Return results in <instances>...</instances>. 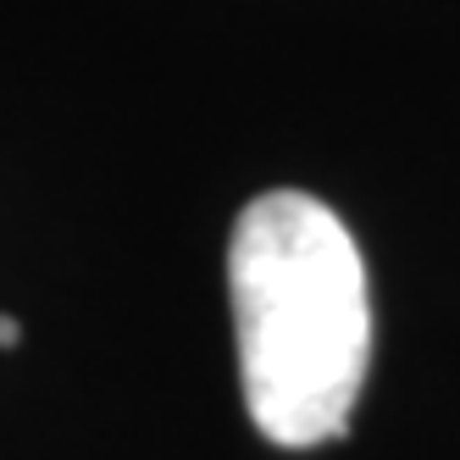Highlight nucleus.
<instances>
[{"label":"nucleus","mask_w":460,"mask_h":460,"mask_svg":"<svg viewBox=\"0 0 460 460\" xmlns=\"http://www.w3.org/2000/svg\"><path fill=\"white\" fill-rule=\"evenodd\" d=\"M227 294L261 438L283 449L344 438L372 360V294L339 211L300 189L250 200L227 244Z\"/></svg>","instance_id":"obj_1"},{"label":"nucleus","mask_w":460,"mask_h":460,"mask_svg":"<svg viewBox=\"0 0 460 460\" xmlns=\"http://www.w3.org/2000/svg\"><path fill=\"white\" fill-rule=\"evenodd\" d=\"M17 339H22V327L12 316H0V344H17Z\"/></svg>","instance_id":"obj_2"}]
</instances>
